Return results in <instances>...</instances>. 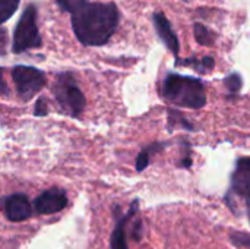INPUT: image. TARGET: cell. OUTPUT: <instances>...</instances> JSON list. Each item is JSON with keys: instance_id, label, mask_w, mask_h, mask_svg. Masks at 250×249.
Returning <instances> with one entry per match:
<instances>
[{"instance_id": "obj_16", "label": "cell", "mask_w": 250, "mask_h": 249, "mask_svg": "<svg viewBox=\"0 0 250 249\" xmlns=\"http://www.w3.org/2000/svg\"><path fill=\"white\" fill-rule=\"evenodd\" d=\"M224 85H226V88L230 91V94H237V92H240V90H242V87H243V78H242L240 73L233 72V73H230L229 76H226Z\"/></svg>"}, {"instance_id": "obj_3", "label": "cell", "mask_w": 250, "mask_h": 249, "mask_svg": "<svg viewBox=\"0 0 250 249\" xmlns=\"http://www.w3.org/2000/svg\"><path fill=\"white\" fill-rule=\"evenodd\" d=\"M51 91L59 104V109L64 114H69L75 119L81 117L85 110L86 100L72 72L57 73Z\"/></svg>"}, {"instance_id": "obj_20", "label": "cell", "mask_w": 250, "mask_h": 249, "mask_svg": "<svg viewBox=\"0 0 250 249\" xmlns=\"http://www.w3.org/2000/svg\"><path fill=\"white\" fill-rule=\"evenodd\" d=\"M9 87L4 81V69L0 68V95H7L9 94Z\"/></svg>"}, {"instance_id": "obj_5", "label": "cell", "mask_w": 250, "mask_h": 249, "mask_svg": "<svg viewBox=\"0 0 250 249\" xmlns=\"http://www.w3.org/2000/svg\"><path fill=\"white\" fill-rule=\"evenodd\" d=\"M12 79L15 82L16 92L22 101H29L38 94L47 84L45 73L32 66H15L12 69Z\"/></svg>"}, {"instance_id": "obj_15", "label": "cell", "mask_w": 250, "mask_h": 249, "mask_svg": "<svg viewBox=\"0 0 250 249\" xmlns=\"http://www.w3.org/2000/svg\"><path fill=\"white\" fill-rule=\"evenodd\" d=\"M193 32H195V38L196 41L201 44V45H211L212 41H214V35L212 32L202 23L196 22L193 25Z\"/></svg>"}, {"instance_id": "obj_10", "label": "cell", "mask_w": 250, "mask_h": 249, "mask_svg": "<svg viewBox=\"0 0 250 249\" xmlns=\"http://www.w3.org/2000/svg\"><path fill=\"white\" fill-rule=\"evenodd\" d=\"M138 205H139V201L135 200L132 203L127 214H125V216L119 214V208H116L119 217L116 219V226H114V230H113L111 238H110V248L111 249H129L127 248V242H126V225L138 213Z\"/></svg>"}, {"instance_id": "obj_22", "label": "cell", "mask_w": 250, "mask_h": 249, "mask_svg": "<svg viewBox=\"0 0 250 249\" xmlns=\"http://www.w3.org/2000/svg\"><path fill=\"white\" fill-rule=\"evenodd\" d=\"M246 210H248V217H249V223H250V200L246 201Z\"/></svg>"}, {"instance_id": "obj_8", "label": "cell", "mask_w": 250, "mask_h": 249, "mask_svg": "<svg viewBox=\"0 0 250 249\" xmlns=\"http://www.w3.org/2000/svg\"><path fill=\"white\" fill-rule=\"evenodd\" d=\"M230 194H236L246 201L250 200V158L242 157L236 161L234 172L231 175Z\"/></svg>"}, {"instance_id": "obj_7", "label": "cell", "mask_w": 250, "mask_h": 249, "mask_svg": "<svg viewBox=\"0 0 250 249\" xmlns=\"http://www.w3.org/2000/svg\"><path fill=\"white\" fill-rule=\"evenodd\" d=\"M67 205V197L63 189L51 188L35 198L32 207L37 214H54Z\"/></svg>"}, {"instance_id": "obj_2", "label": "cell", "mask_w": 250, "mask_h": 249, "mask_svg": "<svg viewBox=\"0 0 250 249\" xmlns=\"http://www.w3.org/2000/svg\"><path fill=\"white\" fill-rule=\"evenodd\" d=\"M163 97L177 106L186 109H202L207 104L205 84L193 76H185L179 73H167L161 88Z\"/></svg>"}, {"instance_id": "obj_4", "label": "cell", "mask_w": 250, "mask_h": 249, "mask_svg": "<svg viewBox=\"0 0 250 249\" xmlns=\"http://www.w3.org/2000/svg\"><path fill=\"white\" fill-rule=\"evenodd\" d=\"M38 47H41V35L37 25V7L35 4H28L15 26L12 51L21 54Z\"/></svg>"}, {"instance_id": "obj_21", "label": "cell", "mask_w": 250, "mask_h": 249, "mask_svg": "<svg viewBox=\"0 0 250 249\" xmlns=\"http://www.w3.org/2000/svg\"><path fill=\"white\" fill-rule=\"evenodd\" d=\"M141 236H142V223H141V220H138L136 225L133 226V238L136 241H139Z\"/></svg>"}, {"instance_id": "obj_19", "label": "cell", "mask_w": 250, "mask_h": 249, "mask_svg": "<svg viewBox=\"0 0 250 249\" xmlns=\"http://www.w3.org/2000/svg\"><path fill=\"white\" fill-rule=\"evenodd\" d=\"M7 32L3 26H0V56H4L7 51Z\"/></svg>"}, {"instance_id": "obj_14", "label": "cell", "mask_w": 250, "mask_h": 249, "mask_svg": "<svg viewBox=\"0 0 250 249\" xmlns=\"http://www.w3.org/2000/svg\"><path fill=\"white\" fill-rule=\"evenodd\" d=\"M21 0H0V25L12 18L18 10Z\"/></svg>"}, {"instance_id": "obj_6", "label": "cell", "mask_w": 250, "mask_h": 249, "mask_svg": "<svg viewBox=\"0 0 250 249\" xmlns=\"http://www.w3.org/2000/svg\"><path fill=\"white\" fill-rule=\"evenodd\" d=\"M0 208L3 210L6 219L10 222L28 220L34 213V207L25 194H12L3 197L0 200Z\"/></svg>"}, {"instance_id": "obj_17", "label": "cell", "mask_w": 250, "mask_h": 249, "mask_svg": "<svg viewBox=\"0 0 250 249\" xmlns=\"http://www.w3.org/2000/svg\"><path fill=\"white\" fill-rule=\"evenodd\" d=\"M230 241L233 245L239 248L250 249V235L243 233V232H231L230 233Z\"/></svg>"}, {"instance_id": "obj_13", "label": "cell", "mask_w": 250, "mask_h": 249, "mask_svg": "<svg viewBox=\"0 0 250 249\" xmlns=\"http://www.w3.org/2000/svg\"><path fill=\"white\" fill-rule=\"evenodd\" d=\"M177 126H182V128L189 129V131H193V129H195V126H193V125H192L180 112H177V110H174V109H170V110H168V129L173 131V129L177 128Z\"/></svg>"}, {"instance_id": "obj_18", "label": "cell", "mask_w": 250, "mask_h": 249, "mask_svg": "<svg viewBox=\"0 0 250 249\" xmlns=\"http://www.w3.org/2000/svg\"><path fill=\"white\" fill-rule=\"evenodd\" d=\"M48 113V109H47V103H45V98L44 97H40L37 101H35V109H34V114L35 116H45Z\"/></svg>"}, {"instance_id": "obj_12", "label": "cell", "mask_w": 250, "mask_h": 249, "mask_svg": "<svg viewBox=\"0 0 250 249\" xmlns=\"http://www.w3.org/2000/svg\"><path fill=\"white\" fill-rule=\"evenodd\" d=\"M166 147H167V142H154L149 147L144 148L138 154V157H136V170L138 172H144L148 167V164H149L151 156L155 154V153H158V151H161Z\"/></svg>"}, {"instance_id": "obj_11", "label": "cell", "mask_w": 250, "mask_h": 249, "mask_svg": "<svg viewBox=\"0 0 250 249\" xmlns=\"http://www.w3.org/2000/svg\"><path fill=\"white\" fill-rule=\"evenodd\" d=\"M176 65L179 66H188V68H193L196 72H201V73H208L214 69L215 66V60L208 56V57H204V59H195V57H189V59H179L176 62Z\"/></svg>"}, {"instance_id": "obj_9", "label": "cell", "mask_w": 250, "mask_h": 249, "mask_svg": "<svg viewBox=\"0 0 250 249\" xmlns=\"http://www.w3.org/2000/svg\"><path fill=\"white\" fill-rule=\"evenodd\" d=\"M152 21H154V26H155L157 35L166 44V47L174 54L176 60H179L180 43H179V38H177V35H176L171 23H170V21L161 12H155L154 16H152Z\"/></svg>"}, {"instance_id": "obj_1", "label": "cell", "mask_w": 250, "mask_h": 249, "mask_svg": "<svg viewBox=\"0 0 250 249\" xmlns=\"http://www.w3.org/2000/svg\"><path fill=\"white\" fill-rule=\"evenodd\" d=\"M56 3L70 15L73 32L82 45H104L117 31L120 12L114 3L89 0H56Z\"/></svg>"}]
</instances>
